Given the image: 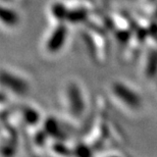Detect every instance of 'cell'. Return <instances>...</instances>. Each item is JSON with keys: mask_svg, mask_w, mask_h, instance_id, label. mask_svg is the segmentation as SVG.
I'll use <instances>...</instances> for the list:
<instances>
[{"mask_svg": "<svg viewBox=\"0 0 157 157\" xmlns=\"http://www.w3.org/2000/svg\"><path fill=\"white\" fill-rule=\"evenodd\" d=\"M18 21L20 18L17 12L11 10L10 8L0 5V23L8 27H14L17 25Z\"/></svg>", "mask_w": 157, "mask_h": 157, "instance_id": "obj_6", "label": "cell"}, {"mask_svg": "<svg viewBox=\"0 0 157 157\" xmlns=\"http://www.w3.org/2000/svg\"><path fill=\"white\" fill-rule=\"evenodd\" d=\"M63 101L68 111L75 117H82L86 111V96L77 82L70 81L63 90Z\"/></svg>", "mask_w": 157, "mask_h": 157, "instance_id": "obj_2", "label": "cell"}, {"mask_svg": "<svg viewBox=\"0 0 157 157\" xmlns=\"http://www.w3.org/2000/svg\"><path fill=\"white\" fill-rule=\"evenodd\" d=\"M109 92L119 105L128 111L137 112L143 107V96L140 91L131 83L124 80L112 81Z\"/></svg>", "mask_w": 157, "mask_h": 157, "instance_id": "obj_1", "label": "cell"}, {"mask_svg": "<svg viewBox=\"0 0 157 157\" xmlns=\"http://www.w3.org/2000/svg\"><path fill=\"white\" fill-rule=\"evenodd\" d=\"M0 84L17 95H26L30 89L29 81L17 71H0Z\"/></svg>", "mask_w": 157, "mask_h": 157, "instance_id": "obj_3", "label": "cell"}, {"mask_svg": "<svg viewBox=\"0 0 157 157\" xmlns=\"http://www.w3.org/2000/svg\"><path fill=\"white\" fill-rule=\"evenodd\" d=\"M67 38V29L65 25L58 24L49 35L47 36L44 44V49L49 54H56L65 45Z\"/></svg>", "mask_w": 157, "mask_h": 157, "instance_id": "obj_4", "label": "cell"}, {"mask_svg": "<svg viewBox=\"0 0 157 157\" xmlns=\"http://www.w3.org/2000/svg\"><path fill=\"white\" fill-rule=\"evenodd\" d=\"M144 74L148 78H154L157 75V50H151L147 55Z\"/></svg>", "mask_w": 157, "mask_h": 157, "instance_id": "obj_5", "label": "cell"}]
</instances>
